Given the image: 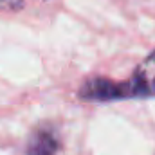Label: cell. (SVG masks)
I'll list each match as a JSON object with an SVG mask.
<instances>
[{
  "label": "cell",
  "mask_w": 155,
  "mask_h": 155,
  "mask_svg": "<svg viewBox=\"0 0 155 155\" xmlns=\"http://www.w3.org/2000/svg\"><path fill=\"white\" fill-rule=\"evenodd\" d=\"M128 83L132 88V97H155V51L143 60Z\"/></svg>",
  "instance_id": "cell-2"
},
{
  "label": "cell",
  "mask_w": 155,
  "mask_h": 155,
  "mask_svg": "<svg viewBox=\"0 0 155 155\" xmlns=\"http://www.w3.org/2000/svg\"><path fill=\"white\" fill-rule=\"evenodd\" d=\"M79 97L87 101H112V99H124L132 97L130 83H117L107 78H94L88 79L79 88Z\"/></svg>",
  "instance_id": "cell-1"
},
{
  "label": "cell",
  "mask_w": 155,
  "mask_h": 155,
  "mask_svg": "<svg viewBox=\"0 0 155 155\" xmlns=\"http://www.w3.org/2000/svg\"><path fill=\"white\" fill-rule=\"evenodd\" d=\"M56 150H58V141L54 134L47 130H40L33 135L27 146V155H54Z\"/></svg>",
  "instance_id": "cell-3"
}]
</instances>
